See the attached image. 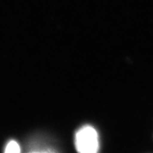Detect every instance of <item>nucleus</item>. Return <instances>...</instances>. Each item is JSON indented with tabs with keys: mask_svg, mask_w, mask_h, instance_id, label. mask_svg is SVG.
<instances>
[{
	"mask_svg": "<svg viewBox=\"0 0 153 153\" xmlns=\"http://www.w3.org/2000/svg\"><path fill=\"white\" fill-rule=\"evenodd\" d=\"M5 152H14L17 153L21 152V147L18 144V143L14 140L10 141L5 147L4 149Z\"/></svg>",
	"mask_w": 153,
	"mask_h": 153,
	"instance_id": "f03ea898",
	"label": "nucleus"
},
{
	"mask_svg": "<svg viewBox=\"0 0 153 153\" xmlns=\"http://www.w3.org/2000/svg\"><path fill=\"white\" fill-rule=\"evenodd\" d=\"M76 149L81 153H95L99 149V138L97 130L89 125L80 128L75 137Z\"/></svg>",
	"mask_w": 153,
	"mask_h": 153,
	"instance_id": "f257e3e1",
	"label": "nucleus"
}]
</instances>
